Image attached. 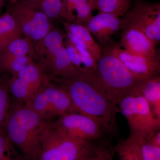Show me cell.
<instances>
[{"mask_svg": "<svg viewBox=\"0 0 160 160\" xmlns=\"http://www.w3.org/2000/svg\"><path fill=\"white\" fill-rule=\"evenodd\" d=\"M52 78L69 93L72 102L69 113L89 117L99 124L106 135L121 138L117 120L119 109L112 103L95 71L79 70L69 77Z\"/></svg>", "mask_w": 160, "mask_h": 160, "instance_id": "cell-1", "label": "cell"}, {"mask_svg": "<svg viewBox=\"0 0 160 160\" xmlns=\"http://www.w3.org/2000/svg\"><path fill=\"white\" fill-rule=\"evenodd\" d=\"M49 122L26 106L10 107L4 132L27 160H38L41 137Z\"/></svg>", "mask_w": 160, "mask_h": 160, "instance_id": "cell-2", "label": "cell"}, {"mask_svg": "<svg viewBox=\"0 0 160 160\" xmlns=\"http://www.w3.org/2000/svg\"><path fill=\"white\" fill-rule=\"evenodd\" d=\"M66 34L52 29L46 36L33 44L34 58L45 74L52 78H66L79 71L72 62L65 46Z\"/></svg>", "mask_w": 160, "mask_h": 160, "instance_id": "cell-3", "label": "cell"}, {"mask_svg": "<svg viewBox=\"0 0 160 160\" xmlns=\"http://www.w3.org/2000/svg\"><path fill=\"white\" fill-rule=\"evenodd\" d=\"M109 99L118 106L124 98L139 90L142 81L135 77L117 58L102 54L95 71Z\"/></svg>", "mask_w": 160, "mask_h": 160, "instance_id": "cell-4", "label": "cell"}, {"mask_svg": "<svg viewBox=\"0 0 160 160\" xmlns=\"http://www.w3.org/2000/svg\"><path fill=\"white\" fill-rule=\"evenodd\" d=\"M118 107L127 120L130 136L142 142L149 135L160 130V119L156 117L140 90L124 98Z\"/></svg>", "mask_w": 160, "mask_h": 160, "instance_id": "cell-5", "label": "cell"}, {"mask_svg": "<svg viewBox=\"0 0 160 160\" xmlns=\"http://www.w3.org/2000/svg\"><path fill=\"white\" fill-rule=\"evenodd\" d=\"M41 142L38 160H80L92 141L72 138L55 124L49 123Z\"/></svg>", "mask_w": 160, "mask_h": 160, "instance_id": "cell-6", "label": "cell"}, {"mask_svg": "<svg viewBox=\"0 0 160 160\" xmlns=\"http://www.w3.org/2000/svg\"><path fill=\"white\" fill-rule=\"evenodd\" d=\"M126 26L146 35L156 45L160 41V3L134 0L123 17Z\"/></svg>", "mask_w": 160, "mask_h": 160, "instance_id": "cell-7", "label": "cell"}, {"mask_svg": "<svg viewBox=\"0 0 160 160\" xmlns=\"http://www.w3.org/2000/svg\"><path fill=\"white\" fill-rule=\"evenodd\" d=\"M11 4L9 13L22 35L32 42L42 39L54 29L51 20L43 12L30 8L19 1Z\"/></svg>", "mask_w": 160, "mask_h": 160, "instance_id": "cell-8", "label": "cell"}, {"mask_svg": "<svg viewBox=\"0 0 160 160\" xmlns=\"http://www.w3.org/2000/svg\"><path fill=\"white\" fill-rule=\"evenodd\" d=\"M102 54H108L117 58L133 76L143 81L159 75L160 57L149 58L132 54L122 49L118 43L112 40L107 46L101 47Z\"/></svg>", "mask_w": 160, "mask_h": 160, "instance_id": "cell-9", "label": "cell"}, {"mask_svg": "<svg viewBox=\"0 0 160 160\" xmlns=\"http://www.w3.org/2000/svg\"><path fill=\"white\" fill-rule=\"evenodd\" d=\"M55 124L69 136L78 139L92 141L107 136L98 123L80 113H66Z\"/></svg>", "mask_w": 160, "mask_h": 160, "instance_id": "cell-10", "label": "cell"}, {"mask_svg": "<svg viewBox=\"0 0 160 160\" xmlns=\"http://www.w3.org/2000/svg\"><path fill=\"white\" fill-rule=\"evenodd\" d=\"M126 26L123 18L109 13H98L93 16L85 27L98 40L101 47L112 41V37Z\"/></svg>", "mask_w": 160, "mask_h": 160, "instance_id": "cell-11", "label": "cell"}, {"mask_svg": "<svg viewBox=\"0 0 160 160\" xmlns=\"http://www.w3.org/2000/svg\"><path fill=\"white\" fill-rule=\"evenodd\" d=\"M119 45L132 54L149 58L160 57L156 45L145 33L131 26L123 29Z\"/></svg>", "mask_w": 160, "mask_h": 160, "instance_id": "cell-12", "label": "cell"}, {"mask_svg": "<svg viewBox=\"0 0 160 160\" xmlns=\"http://www.w3.org/2000/svg\"><path fill=\"white\" fill-rule=\"evenodd\" d=\"M41 88L46 94L49 102L51 118L70 112L72 107L71 99L66 89L51 82L46 74Z\"/></svg>", "mask_w": 160, "mask_h": 160, "instance_id": "cell-13", "label": "cell"}, {"mask_svg": "<svg viewBox=\"0 0 160 160\" xmlns=\"http://www.w3.org/2000/svg\"><path fill=\"white\" fill-rule=\"evenodd\" d=\"M63 0H19V2L35 10L41 12L51 20H60L69 22L74 21L64 8Z\"/></svg>", "mask_w": 160, "mask_h": 160, "instance_id": "cell-14", "label": "cell"}, {"mask_svg": "<svg viewBox=\"0 0 160 160\" xmlns=\"http://www.w3.org/2000/svg\"><path fill=\"white\" fill-rule=\"evenodd\" d=\"M32 42L28 38H21L12 42L0 52V72L5 66L18 58L28 55L34 56Z\"/></svg>", "mask_w": 160, "mask_h": 160, "instance_id": "cell-15", "label": "cell"}, {"mask_svg": "<svg viewBox=\"0 0 160 160\" xmlns=\"http://www.w3.org/2000/svg\"><path fill=\"white\" fill-rule=\"evenodd\" d=\"M112 138L105 136L92 141L80 160H112L115 154L116 145Z\"/></svg>", "mask_w": 160, "mask_h": 160, "instance_id": "cell-16", "label": "cell"}, {"mask_svg": "<svg viewBox=\"0 0 160 160\" xmlns=\"http://www.w3.org/2000/svg\"><path fill=\"white\" fill-rule=\"evenodd\" d=\"M66 32H69L81 40L97 61L102 56L101 46L96 42L91 33L85 26L77 23L61 21Z\"/></svg>", "mask_w": 160, "mask_h": 160, "instance_id": "cell-17", "label": "cell"}, {"mask_svg": "<svg viewBox=\"0 0 160 160\" xmlns=\"http://www.w3.org/2000/svg\"><path fill=\"white\" fill-rule=\"evenodd\" d=\"M139 90L148 101L156 117L160 119V75L143 80L140 84Z\"/></svg>", "mask_w": 160, "mask_h": 160, "instance_id": "cell-18", "label": "cell"}, {"mask_svg": "<svg viewBox=\"0 0 160 160\" xmlns=\"http://www.w3.org/2000/svg\"><path fill=\"white\" fill-rule=\"evenodd\" d=\"M22 35L9 11L0 16V52L14 40L22 38Z\"/></svg>", "mask_w": 160, "mask_h": 160, "instance_id": "cell-19", "label": "cell"}, {"mask_svg": "<svg viewBox=\"0 0 160 160\" xmlns=\"http://www.w3.org/2000/svg\"><path fill=\"white\" fill-rule=\"evenodd\" d=\"M115 153L119 160H143L141 142L129 136L126 139L120 138L116 144Z\"/></svg>", "mask_w": 160, "mask_h": 160, "instance_id": "cell-20", "label": "cell"}, {"mask_svg": "<svg viewBox=\"0 0 160 160\" xmlns=\"http://www.w3.org/2000/svg\"><path fill=\"white\" fill-rule=\"evenodd\" d=\"M15 76L24 81L36 93L42 85L45 74L33 61Z\"/></svg>", "mask_w": 160, "mask_h": 160, "instance_id": "cell-21", "label": "cell"}, {"mask_svg": "<svg viewBox=\"0 0 160 160\" xmlns=\"http://www.w3.org/2000/svg\"><path fill=\"white\" fill-rule=\"evenodd\" d=\"M133 0H96L98 13H109L124 17L129 10Z\"/></svg>", "mask_w": 160, "mask_h": 160, "instance_id": "cell-22", "label": "cell"}, {"mask_svg": "<svg viewBox=\"0 0 160 160\" xmlns=\"http://www.w3.org/2000/svg\"><path fill=\"white\" fill-rule=\"evenodd\" d=\"M66 35L79 54L84 69L95 71L97 67V61L92 55L85 44L76 37L69 32H66Z\"/></svg>", "mask_w": 160, "mask_h": 160, "instance_id": "cell-23", "label": "cell"}, {"mask_svg": "<svg viewBox=\"0 0 160 160\" xmlns=\"http://www.w3.org/2000/svg\"><path fill=\"white\" fill-rule=\"evenodd\" d=\"M26 106L44 119L51 118L49 102L41 87L26 103Z\"/></svg>", "mask_w": 160, "mask_h": 160, "instance_id": "cell-24", "label": "cell"}, {"mask_svg": "<svg viewBox=\"0 0 160 160\" xmlns=\"http://www.w3.org/2000/svg\"><path fill=\"white\" fill-rule=\"evenodd\" d=\"M7 83L9 92L12 96L26 103L35 93L24 81L16 76H12Z\"/></svg>", "mask_w": 160, "mask_h": 160, "instance_id": "cell-25", "label": "cell"}, {"mask_svg": "<svg viewBox=\"0 0 160 160\" xmlns=\"http://www.w3.org/2000/svg\"><path fill=\"white\" fill-rule=\"evenodd\" d=\"M96 0H76V23L85 26L93 17L92 12L96 9Z\"/></svg>", "mask_w": 160, "mask_h": 160, "instance_id": "cell-26", "label": "cell"}, {"mask_svg": "<svg viewBox=\"0 0 160 160\" xmlns=\"http://www.w3.org/2000/svg\"><path fill=\"white\" fill-rule=\"evenodd\" d=\"M16 148L5 132H0V160H24Z\"/></svg>", "mask_w": 160, "mask_h": 160, "instance_id": "cell-27", "label": "cell"}, {"mask_svg": "<svg viewBox=\"0 0 160 160\" xmlns=\"http://www.w3.org/2000/svg\"><path fill=\"white\" fill-rule=\"evenodd\" d=\"M9 92L7 81L0 83V132H4V126L10 110Z\"/></svg>", "mask_w": 160, "mask_h": 160, "instance_id": "cell-28", "label": "cell"}, {"mask_svg": "<svg viewBox=\"0 0 160 160\" xmlns=\"http://www.w3.org/2000/svg\"><path fill=\"white\" fill-rule=\"evenodd\" d=\"M34 56L32 55H28L18 58L10 62L5 66L1 72H8L11 73L12 76H15L33 62Z\"/></svg>", "mask_w": 160, "mask_h": 160, "instance_id": "cell-29", "label": "cell"}, {"mask_svg": "<svg viewBox=\"0 0 160 160\" xmlns=\"http://www.w3.org/2000/svg\"><path fill=\"white\" fill-rule=\"evenodd\" d=\"M141 151L143 160H160V148L147 141L141 142Z\"/></svg>", "mask_w": 160, "mask_h": 160, "instance_id": "cell-30", "label": "cell"}, {"mask_svg": "<svg viewBox=\"0 0 160 160\" xmlns=\"http://www.w3.org/2000/svg\"><path fill=\"white\" fill-rule=\"evenodd\" d=\"M10 1V2L11 3H13L17 2H18L19 0H9Z\"/></svg>", "mask_w": 160, "mask_h": 160, "instance_id": "cell-31", "label": "cell"}, {"mask_svg": "<svg viewBox=\"0 0 160 160\" xmlns=\"http://www.w3.org/2000/svg\"><path fill=\"white\" fill-rule=\"evenodd\" d=\"M4 0H0V8L3 6Z\"/></svg>", "mask_w": 160, "mask_h": 160, "instance_id": "cell-32", "label": "cell"}, {"mask_svg": "<svg viewBox=\"0 0 160 160\" xmlns=\"http://www.w3.org/2000/svg\"><path fill=\"white\" fill-rule=\"evenodd\" d=\"M2 82V79H1V78H0V83Z\"/></svg>", "mask_w": 160, "mask_h": 160, "instance_id": "cell-33", "label": "cell"}]
</instances>
